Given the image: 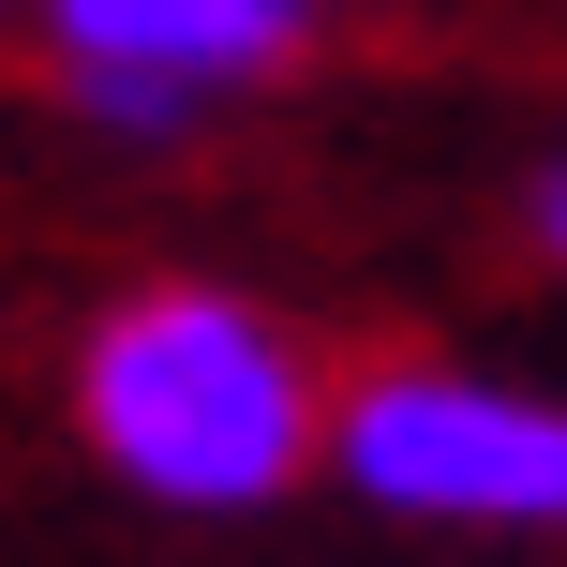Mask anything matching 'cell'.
Listing matches in <instances>:
<instances>
[{"instance_id":"6da1fadb","label":"cell","mask_w":567,"mask_h":567,"mask_svg":"<svg viewBox=\"0 0 567 567\" xmlns=\"http://www.w3.org/2000/svg\"><path fill=\"white\" fill-rule=\"evenodd\" d=\"M75 419H90V463H105V478H135L150 508L225 523V508H269V493L313 478L329 389H313V359L255 299H225V284H150V299H120L105 329H90Z\"/></svg>"},{"instance_id":"3957f363","label":"cell","mask_w":567,"mask_h":567,"mask_svg":"<svg viewBox=\"0 0 567 567\" xmlns=\"http://www.w3.org/2000/svg\"><path fill=\"white\" fill-rule=\"evenodd\" d=\"M313 16L329 0H45V45H60V75H135L179 105H225L313 45Z\"/></svg>"},{"instance_id":"7a4b0ae2","label":"cell","mask_w":567,"mask_h":567,"mask_svg":"<svg viewBox=\"0 0 567 567\" xmlns=\"http://www.w3.org/2000/svg\"><path fill=\"white\" fill-rule=\"evenodd\" d=\"M313 463L343 493L403 523H493V538H567V403L553 389H493V373L403 359L329 389L313 419Z\"/></svg>"},{"instance_id":"277c9868","label":"cell","mask_w":567,"mask_h":567,"mask_svg":"<svg viewBox=\"0 0 567 567\" xmlns=\"http://www.w3.org/2000/svg\"><path fill=\"white\" fill-rule=\"evenodd\" d=\"M538 239H553V255H567V165L538 179Z\"/></svg>"}]
</instances>
